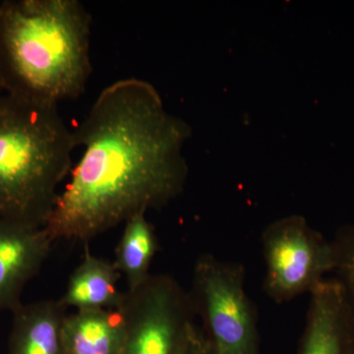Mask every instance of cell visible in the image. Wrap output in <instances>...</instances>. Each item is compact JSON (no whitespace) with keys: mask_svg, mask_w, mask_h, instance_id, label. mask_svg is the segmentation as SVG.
<instances>
[{"mask_svg":"<svg viewBox=\"0 0 354 354\" xmlns=\"http://www.w3.org/2000/svg\"><path fill=\"white\" fill-rule=\"evenodd\" d=\"M73 132L84 152L44 225L53 241L87 242L183 193L191 128L165 109L152 84H111Z\"/></svg>","mask_w":354,"mask_h":354,"instance_id":"6da1fadb","label":"cell"},{"mask_svg":"<svg viewBox=\"0 0 354 354\" xmlns=\"http://www.w3.org/2000/svg\"><path fill=\"white\" fill-rule=\"evenodd\" d=\"M92 16L78 0H8L0 6L4 92L41 104L78 99L92 73Z\"/></svg>","mask_w":354,"mask_h":354,"instance_id":"7a4b0ae2","label":"cell"},{"mask_svg":"<svg viewBox=\"0 0 354 354\" xmlns=\"http://www.w3.org/2000/svg\"><path fill=\"white\" fill-rule=\"evenodd\" d=\"M74 132L55 104L0 94V218L44 227L71 174Z\"/></svg>","mask_w":354,"mask_h":354,"instance_id":"3957f363","label":"cell"},{"mask_svg":"<svg viewBox=\"0 0 354 354\" xmlns=\"http://www.w3.org/2000/svg\"><path fill=\"white\" fill-rule=\"evenodd\" d=\"M193 304L216 354H259V335L245 290V270L213 254L200 256L193 272Z\"/></svg>","mask_w":354,"mask_h":354,"instance_id":"277c9868","label":"cell"},{"mask_svg":"<svg viewBox=\"0 0 354 354\" xmlns=\"http://www.w3.org/2000/svg\"><path fill=\"white\" fill-rule=\"evenodd\" d=\"M192 298L169 274H151L124 292L118 311L125 327L121 354H186L196 326Z\"/></svg>","mask_w":354,"mask_h":354,"instance_id":"5b68a950","label":"cell"},{"mask_svg":"<svg viewBox=\"0 0 354 354\" xmlns=\"http://www.w3.org/2000/svg\"><path fill=\"white\" fill-rule=\"evenodd\" d=\"M266 292L278 304L311 292L324 277L335 272L333 241L313 230L304 216H285L263 232Z\"/></svg>","mask_w":354,"mask_h":354,"instance_id":"8992f818","label":"cell"},{"mask_svg":"<svg viewBox=\"0 0 354 354\" xmlns=\"http://www.w3.org/2000/svg\"><path fill=\"white\" fill-rule=\"evenodd\" d=\"M53 243L44 227L0 218V311L21 304L26 285L43 267Z\"/></svg>","mask_w":354,"mask_h":354,"instance_id":"52a82bcc","label":"cell"},{"mask_svg":"<svg viewBox=\"0 0 354 354\" xmlns=\"http://www.w3.org/2000/svg\"><path fill=\"white\" fill-rule=\"evenodd\" d=\"M300 354H354V314L337 279H324L310 292Z\"/></svg>","mask_w":354,"mask_h":354,"instance_id":"ba28073f","label":"cell"},{"mask_svg":"<svg viewBox=\"0 0 354 354\" xmlns=\"http://www.w3.org/2000/svg\"><path fill=\"white\" fill-rule=\"evenodd\" d=\"M66 310L58 299L18 305L12 310L8 354H66L62 337Z\"/></svg>","mask_w":354,"mask_h":354,"instance_id":"9c48e42d","label":"cell"},{"mask_svg":"<svg viewBox=\"0 0 354 354\" xmlns=\"http://www.w3.org/2000/svg\"><path fill=\"white\" fill-rule=\"evenodd\" d=\"M85 251L81 264L70 277L60 304L76 310H118L124 297L118 283L121 274L113 262Z\"/></svg>","mask_w":354,"mask_h":354,"instance_id":"30bf717a","label":"cell"},{"mask_svg":"<svg viewBox=\"0 0 354 354\" xmlns=\"http://www.w3.org/2000/svg\"><path fill=\"white\" fill-rule=\"evenodd\" d=\"M66 354H121L125 327L118 310H77L62 328Z\"/></svg>","mask_w":354,"mask_h":354,"instance_id":"8fae6325","label":"cell"},{"mask_svg":"<svg viewBox=\"0 0 354 354\" xmlns=\"http://www.w3.org/2000/svg\"><path fill=\"white\" fill-rule=\"evenodd\" d=\"M157 250V235L146 214H138L125 223L113 265L127 279V290H136L151 276L150 267Z\"/></svg>","mask_w":354,"mask_h":354,"instance_id":"7c38bea8","label":"cell"},{"mask_svg":"<svg viewBox=\"0 0 354 354\" xmlns=\"http://www.w3.org/2000/svg\"><path fill=\"white\" fill-rule=\"evenodd\" d=\"M337 256L335 272L354 314V225L344 227L333 241Z\"/></svg>","mask_w":354,"mask_h":354,"instance_id":"4fadbf2b","label":"cell"},{"mask_svg":"<svg viewBox=\"0 0 354 354\" xmlns=\"http://www.w3.org/2000/svg\"><path fill=\"white\" fill-rule=\"evenodd\" d=\"M186 354H216L208 337L195 327Z\"/></svg>","mask_w":354,"mask_h":354,"instance_id":"5bb4252c","label":"cell"},{"mask_svg":"<svg viewBox=\"0 0 354 354\" xmlns=\"http://www.w3.org/2000/svg\"><path fill=\"white\" fill-rule=\"evenodd\" d=\"M2 92H4V88L3 85H2L1 78H0V94H1Z\"/></svg>","mask_w":354,"mask_h":354,"instance_id":"9a60e30c","label":"cell"}]
</instances>
